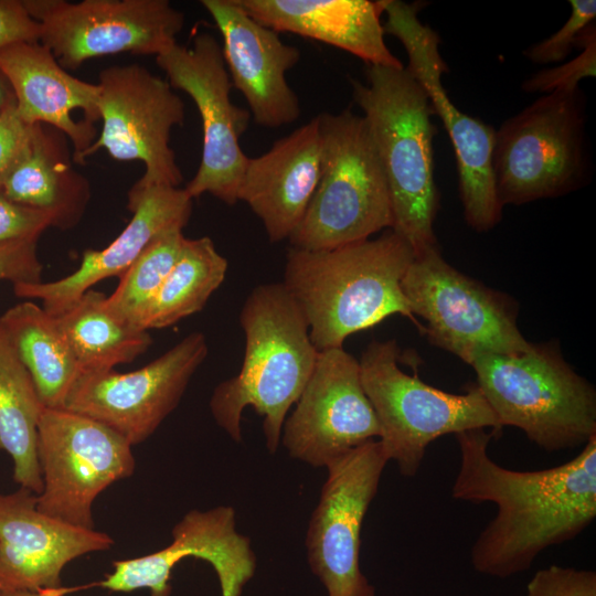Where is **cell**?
Segmentation results:
<instances>
[{"label": "cell", "instance_id": "cell-21", "mask_svg": "<svg viewBox=\"0 0 596 596\" xmlns=\"http://www.w3.org/2000/svg\"><path fill=\"white\" fill-rule=\"evenodd\" d=\"M127 196L132 217L113 242L102 249L85 251L81 265L68 276L15 284L14 294L40 299L47 313L57 316L97 283L120 277L155 237L171 228L183 230L191 217L193 199L179 187L132 185Z\"/></svg>", "mask_w": 596, "mask_h": 596}, {"label": "cell", "instance_id": "cell-10", "mask_svg": "<svg viewBox=\"0 0 596 596\" xmlns=\"http://www.w3.org/2000/svg\"><path fill=\"white\" fill-rule=\"evenodd\" d=\"M379 3L386 15L384 33L403 44L408 56L406 68L426 92L454 147L466 222L477 232H487L501 220L503 209L492 172L496 129L462 113L448 97L441 76L449 70L439 53L440 38L418 19L422 6L401 0Z\"/></svg>", "mask_w": 596, "mask_h": 596}, {"label": "cell", "instance_id": "cell-26", "mask_svg": "<svg viewBox=\"0 0 596 596\" xmlns=\"http://www.w3.org/2000/svg\"><path fill=\"white\" fill-rule=\"evenodd\" d=\"M0 324L25 366L46 408H63L82 373L53 316L23 301L0 316Z\"/></svg>", "mask_w": 596, "mask_h": 596}, {"label": "cell", "instance_id": "cell-16", "mask_svg": "<svg viewBox=\"0 0 596 596\" xmlns=\"http://www.w3.org/2000/svg\"><path fill=\"white\" fill-rule=\"evenodd\" d=\"M209 353L202 332H191L136 371L82 372L62 409L91 417L131 446L148 439L178 406Z\"/></svg>", "mask_w": 596, "mask_h": 596}, {"label": "cell", "instance_id": "cell-11", "mask_svg": "<svg viewBox=\"0 0 596 596\" xmlns=\"http://www.w3.org/2000/svg\"><path fill=\"white\" fill-rule=\"evenodd\" d=\"M131 447L119 434L91 417L45 408L38 427L43 480L38 509L62 522L95 529V499L135 471Z\"/></svg>", "mask_w": 596, "mask_h": 596}, {"label": "cell", "instance_id": "cell-19", "mask_svg": "<svg viewBox=\"0 0 596 596\" xmlns=\"http://www.w3.org/2000/svg\"><path fill=\"white\" fill-rule=\"evenodd\" d=\"M113 544L104 532L43 513L29 489L0 493V592L60 588L70 562Z\"/></svg>", "mask_w": 596, "mask_h": 596}, {"label": "cell", "instance_id": "cell-30", "mask_svg": "<svg viewBox=\"0 0 596 596\" xmlns=\"http://www.w3.org/2000/svg\"><path fill=\"white\" fill-rule=\"evenodd\" d=\"M182 231L159 234L119 277L117 288L105 298V308L116 320L140 329L145 312L180 255L185 240Z\"/></svg>", "mask_w": 596, "mask_h": 596}, {"label": "cell", "instance_id": "cell-24", "mask_svg": "<svg viewBox=\"0 0 596 596\" xmlns=\"http://www.w3.org/2000/svg\"><path fill=\"white\" fill-rule=\"evenodd\" d=\"M254 20L279 32L313 39L368 66L403 67L384 41L382 8L369 0H235Z\"/></svg>", "mask_w": 596, "mask_h": 596}, {"label": "cell", "instance_id": "cell-28", "mask_svg": "<svg viewBox=\"0 0 596 596\" xmlns=\"http://www.w3.org/2000/svg\"><path fill=\"white\" fill-rule=\"evenodd\" d=\"M105 298V294L89 289L53 316L82 372H103L130 363L152 343L147 330L124 324L110 316Z\"/></svg>", "mask_w": 596, "mask_h": 596}, {"label": "cell", "instance_id": "cell-18", "mask_svg": "<svg viewBox=\"0 0 596 596\" xmlns=\"http://www.w3.org/2000/svg\"><path fill=\"white\" fill-rule=\"evenodd\" d=\"M185 557L206 561L214 568L221 596H241L254 576L256 557L251 541L236 530L231 507L191 510L172 529V542L151 554L113 562L114 571L99 582L79 588L102 587L130 593L147 588L151 596H170L173 567Z\"/></svg>", "mask_w": 596, "mask_h": 596}, {"label": "cell", "instance_id": "cell-5", "mask_svg": "<svg viewBox=\"0 0 596 596\" xmlns=\"http://www.w3.org/2000/svg\"><path fill=\"white\" fill-rule=\"evenodd\" d=\"M470 365L501 427L521 429L546 451L584 446L596 435V392L552 344L483 354Z\"/></svg>", "mask_w": 596, "mask_h": 596}, {"label": "cell", "instance_id": "cell-15", "mask_svg": "<svg viewBox=\"0 0 596 596\" xmlns=\"http://www.w3.org/2000/svg\"><path fill=\"white\" fill-rule=\"evenodd\" d=\"M389 459L366 441L327 467L328 477L306 535L311 571L328 596H374L360 568L361 529Z\"/></svg>", "mask_w": 596, "mask_h": 596}, {"label": "cell", "instance_id": "cell-3", "mask_svg": "<svg viewBox=\"0 0 596 596\" xmlns=\"http://www.w3.org/2000/svg\"><path fill=\"white\" fill-rule=\"evenodd\" d=\"M240 323L245 336L241 370L214 389L210 409L216 424L238 443L242 413L253 407L264 418L266 446L274 454L286 415L304 391L319 351L283 283L255 287L243 305Z\"/></svg>", "mask_w": 596, "mask_h": 596}, {"label": "cell", "instance_id": "cell-25", "mask_svg": "<svg viewBox=\"0 0 596 596\" xmlns=\"http://www.w3.org/2000/svg\"><path fill=\"white\" fill-rule=\"evenodd\" d=\"M66 139L55 128L33 125L29 143L1 190L17 203L47 212L53 227L61 230L78 224L91 198L87 179L73 168Z\"/></svg>", "mask_w": 596, "mask_h": 596}, {"label": "cell", "instance_id": "cell-14", "mask_svg": "<svg viewBox=\"0 0 596 596\" xmlns=\"http://www.w3.org/2000/svg\"><path fill=\"white\" fill-rule=\"evenodd\" d=\"M156 62L170 86L192 98L202 120L201 161L185 191L192 199L210 193L225 204H235L249 158L240 138L248 128L251 113L231 99L233 84L222 46L203 32L191 46L177 43L156 56Z\"/></svg>", "mask_w": 596, "mask_h": 596}, {"label": "cell", "instance_id": "cell-37", "mask_svg": "<svg viewBox=\"0 0 596 596\" xmlns=\"http://www.w3.org/2000/svg\"><path fill=\"white\" fill-rule=\"evenodd\" d=\"M41 25L22 1L0 0V50L20 42H40Z\"/></svg>", "mask_w": 596, "mask_h": 596}, {"label": "cell", "instance_id": "cell-12", "mask_svg": "<svg viewBox=\"0 0 596 596\" xmlns=\"http://www.w3.org/2000/svg\"><path fill=\"white\" fill-rule=\"evenodd\" d=\"M100 134L73 162L84 164L105 149L119 161L145 166L137 187H179L183 180L170 147L171 130L184 121V104L169 82L134 63L104 68L98 76Z\"/></svg>", "mask_w": 596, "mask_h": 596}, {"label": "cell", "instance_id": "cell-34", "mask_svg": "<svg viewBox=\"0 0 596 596\" xmlns=\"http://www.w3.org/2000/svg\"><path fill=\"white\" fill-rule=\"evenodd\" d=\"M51 226L53 219L47 212L17 203L0 192V243L39 240Z\"/></svg>", "mask_w": 596, "mask_h": 596}, {"label": "cell", "instance_id": "cell-7", "mask_svg": "<svg viewBox=\"0 0 596 596\" xmlns=\"http://www.w3.org/2000/svg\"><path fill=\"white\" fill-rule=\"evenodd\" d=\"M395 340L372 341L359 361L364 393L375 413L379 441L404 477H414L428 445L448 434L502 427L477 384L453 394L409 375L400 366Z\"/></svg>", "mask_w": 596, "mask_h": 596}, {"label": "cell", "instance_id": "cell-23", "mask_svg": "<svg viewBox=\"0 0 596 596\" xmlns=\"http://www.w3.org/2000/svg\"><path fill=\"white\" fill-rule=\"evenodd\" d=\"M320 161L318 116L248 158L238 201L262 221L270 243L288 240L300 224L318 184Z\"/></svg>", "mask_w": 596, "mask_h": 596}, {"label": "cell", "instance_id": "cell-32", "mask_svg": "<svg viewBox=\"0 0 596 596\" xmlns=\"http://www.w3.org/2000/svg\"><path fill=\"white\" fill-rule=\"evenodd\" d=\"M570 3L572 12L562 28L524 51V55L530 61L540 64L562 62L573 47H578L583 31L595 22L596 1L571 0Z\"/></svg>", "mask_w": 596, "mask_h": 596}, {"label": "cell", "instance_id": "cell-4", "mask_svg": "<svg viewBox=\"0 0 596 596\" xmlns=\"http://www.w3.org/2000/svg\"><path fill=\"white\" fill-rule=\"evenodd\" d=\"M368 83L351 79L387 180L392 231L415 256L439 249L434 232L438 191L434 178L436 127L428 97L405 66L370 65Z\"/></svg>", "mask_w": 596, "mask_h": 596}, {"label": "cell", "instance_id": "cell-35", "mask_svg": "<svg viewBox=\"0 0 596 596\" xmlns=\"http://www.w3.org/2000/svg\"><path fill=\"white\" fill-rule=\"evenodd\" d=\"M38 240L0 243V280L34 284L42 280L43 266L36 254Z\"/></svg>", "mask_w": 596, "mask_h": 596}, {"label": "cell", "instance_id": "cell-36", "mask_svg": "<svg viewBox=\"0 0 596 596\" xmlns=\"http://www.w3.org/2000/svg\"><path fill=\"white\" fill-rule=\"evenodd\" d=\"M32 126L22 120L15 104L0 115V192L29 143Z\"/></svg>", "mask_w": 596, "mask_h": 596}, {"label": "cell", "instance_id": "cell-6", "mask_svg": "<svg viewBox=\"0 0 596 596\" xmlns=\"http://www.w3.org/2000/svg\"><path fill=\"white\" fill-rule=\"evenodd\" d=\"M320 175L291 247L329 249L392 228L384 168L363 116L344 109L318 115Z\"/></svg>", "mask_w": 596, "mask_h": 596}, {"label": "cell", "instance_id": "cell-2", "mask_svg": "<svg viewBox=\"0 0 596 596\" xmlns=\"http://www.w3.org/2000/svg\"><path fill=\"white\" fill-rule=\"evenodd\" d=\"M414 258L411 245L392 230L329 249L290 246L283 285L300 308L318 351L342 347L349 336L396 313L424 332L402 290Z\"/></svg>", "mask_w": 596, "mask_h": 596}, {"label": "cell", "instance_id": "cell-38", "mask_svg": "<svg viewBox=\"0 0 596 596\" xmlns=\"http://www.w3.org/2000/svg\"><path fill=\"white\" fill-rule=\"evenodd\" d=\"M13 104H15V98L12 87L7 76L0 70V115Z\"/></svg>", "mask_w": 596, "mask_h": 596}, {"label": "cell", "instance_id": "cell-27", "mask_svg": "<svg viewBox=\"0 0 596 596\" xmlns=\"http://www.w3.org/2000/svg\"><path fill=\"white\" fill-rule=\"evenodd\" d=\"M45 408L0 324V450L12 460L13 480L36 494L43 488L38 427Z\"/></svg>", "mask_w": 596, "mask_h": 596}, {"label": "cell", "instance_id": "cell-13", "mask_svg": "<svg viewBox=\"0 0 596 596\" xmlns=\"http://www.w3.org/2000/svg\"><path fill=\"white\" fill-rule=\"evenodd\" d=\"M40 43L64 68L117 53L155 55L177 44L184 13L168 0H22Z\"/></svg>", "mask_w": 596, "mask_h": 596}, {"label": "cell", "instance_id": "cell-17", "mask_svg": "<svg viewBox=\"0 0 596 596\" xmlns=\"http://www.w3.org/2000/svg\"><path fill=\"white\" fill-rule=\"evenodd\" d=\"M281 441L291 458L328 467L355 447L380 437L361 383L359 361L343 347L319 351Z\"/></svg>", "mask_w": 596, "mask_h": 596}, {"label": "cell", "instance_id": "cell-29", "mask_svg": "<svg viewBox=\"0 0 596 596\" xmlns=\"http://www.w3.org/2000/svg\"><path fill=\"white\" fill-rule=\"evenodd\" d=\"M227 267L226 258L210 237H185L177 262L141 319L140 329L170 327L201 311L224 281Z\"/></svg>", "mask_w": 596, "mask_h": 596}, {"label": "cell", "instance_id": "cell-1", "mask_svg": "<svg viewBox=\"0 0 596 596\" xmlns=\"http://www.w3.org/2000/svg\"><path fill=\"white\" fill-rule=\"evenodd\" d=\"M455 436L460 464L451 497L498 509L470 551L479 574L508 578L522 573L543 551L575 539L595 520L596 435L567 462L532 471L511 470L491 459L492 430Z\"/></svg>", "mask_w": 596, "mask_h": 596}, {"label": "cell", "instance_id": "cell-8", "mask_svg": "<svg viewBox=\"0 0 596 596\" xmlns=\"http://www.w3.org/2000/svg\"><path fill=\"white\" fill-rule=\"evenodd\" d=\"M586 169L579 88L543 94L496 130L492 172L502 206L574 191L583 184Z\"/></svg>", "mask_w": 596, "mask_h": 596}, {"label": "cell", "instance_id": "cell-31", "mask_svg": "<svg viewBox=\"0 0 596 596\" xmlns=\"http://www.w3.org/2000/svg\"><path fill=\"white\" fill-rule=\"evenodd\" d=\"M582 52L568 62L542 70L523 82L522 88L529 93L549 94L555 91H574L586 77L596 75V26L592 22L582 33L578 42Z\"/></svg>", "mask_w": 596, "mask_h": 596}, {"label": "cell", "instance_id": "cell-39", "mask_svg": "<svg viewBox=\"0 0 596 596\" xmlns=\"http://www.w3.org/2000/svg\"><path fill=\"white\" fill-rule=\"evenodd\" d=\"M0 596H65L55 589L0 592Z\"/></svg>", "mask_w": 596, "mask_h": 596}, {"label": "cell", "instance_id": "cell-20", "mask_svg": "<svg viewBox=\"0 0 596 596\" xmlns=\"http://www.w3.org/2000/svg\"><path fill=\"white\" fill-rule=\"evenodd\" d=\"M222 35L223 58L233 87L245 97L255 123L279 128L300 116L299 98L286 73L300 51L248 15L235 0H201Z\"/></svg>", "mask_w": 596, "mask_h": 596}, {"label": "cell", "instance_id": "cell-9", "mask_svg": "<svg viewBox=\"0 0 596 596\" xmlns=\"http://www.w3.org/2000/svg\"><path fill=\"white\" fill-rule=\"evenodd\" d=\"M402 290L413 316L426 321L428 341L468 364L483 354H517L533 347L517 326L513 299L454 268L439 249L415 256Z\"/></svg>", "mask_w": 596, "mask_h": 596}, {"label": "cell", "instance_id": "cell-22", "mask_svg": "<svg viewBox=\"0 0 596 596\" xmlns=\"http://www.w3.org/2000/svg\"><path fill=\"white\" fill-rule=\"evenodd\" d=\"M0 70L7 76L19 116L62 132L74 146L73 159L97 138L100 119L98 84L82 81L62 67L40 42H20L0 50Z\"/></svg>", "mask_w": 596, "mask_h": 596}, {"label": "cell", "instance_id": "cell-33", "mask_svg": "<svg viewBox=\"0 0 596 596\" xmlns=\"http://www.w3.org/2000/svg\"><path fill=\"white\" fill-rule=\"evenodd\" d=\"M525 596H596V573L551 565L534 573Z\"/></svg>", "mask_w": 596, "mask_h": 596}]
</instances>
